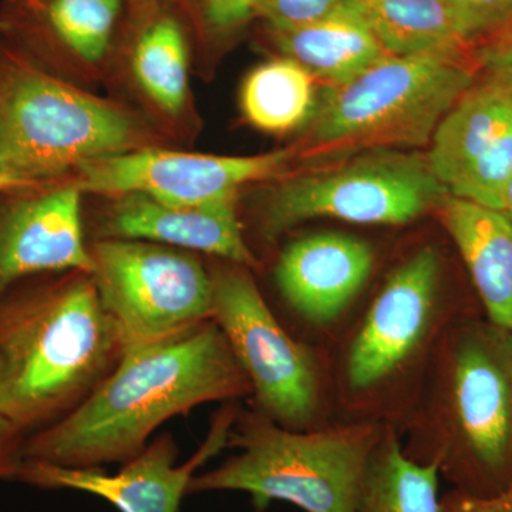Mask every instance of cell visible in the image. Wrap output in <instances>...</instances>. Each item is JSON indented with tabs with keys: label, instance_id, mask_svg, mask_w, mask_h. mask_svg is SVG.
<instances>
[{
	"label": "cell",
	"instance_id": "obj_14",
	"mask_svg": "<svg viewBox=\"0 0 512 512\" xmlns=\"http://www.w3.org/2000/svg\"><path fill=\"white\" fill-rule=\"evenodd\" d=\"M82 191L76 185L10 201L0 210V293L23 279L57 271L92 275L84 245Z\"/></svg>",
	"mask_w": 512,
	"mask_h": 512
},
{
	"label": "cell",
	"instance_id": "obj_26",
	"mask_svg": "<svg viewBox=\"0 0 512 512\" xmlns=\"http://www.w3.org/2000/svg\"><path fill=\"white\" fill-rule=\"evenodd\" d=\"M476 64L484 70L487 82L512 94V22L480 42Z\"/></svg>",
	"mask_w": 512,
	"mask_h": 512
},
{
	"label": "cell",
	"instance_id": "obj_29",
	"mask_svg": "<svg viewBox=\"0 0 512 512\" xmlns=\"http://www.w3.org/2000/svg\"><path fill=\"white\" fill-rule=\"evenodd\" d=\"M258 0H204L205 16L214 28L231 29L254 15Z\"/></svg>",
	"mask_w": 512,
	"mask_h": 512
},
{
	"label": "cell",
	"instance_id": "obj_28",
	"mask_svg": "<svg viewBox=\"0 0 512 512\" xmlns=\"http://www.w3.org/2000/svg\"><path fill=\"white\" fill-rule=\"evenodd\" d=\"M25 441L22 431L0 417V481L18 480L25 463Z\"/></svg>",
	"mask_w": 512,
	"mask_h": 512
},
{
	"label": "cell",
	"instance_id": "obj_3",
	"mask_svg": "<svg viewBox=\"0 0 512 512\" xmlns=\"http://www.w3.org/2000/svg\"><path fill=\"white\" fill-rule=\"evenodd\" d=\"M474 80L476 67L467 55L383 57L333 87L313 114L299 154L319 163L363 151L427 146Z\"/></svg>",
	"mask_w": 512,
	"mask_h": 512
},
{
	"label": "cell",
	"instance_id": "obj_21",
	"mask_svg": "<svg viewBox=\"0 0 512 512\" xmlns=\"http://www.w3.org/2000/svg\"><path fill=\"white\" fill-rule=\"evenodd\" d=\"M241 107L259 130L288 133L315 114V79L289 57L262 63L245 79Z\"/></svg>",
	"mask_w": 512,
	"mask_h": 512
},
{
	"label": "cell",
	"instance_id": "obj_27",
	"mask_svg": "<svg viewBox=\"0 0 512 512\" xmlns=\"http://www.w3.org/2000/svg\"><path fill=\"white\" fill-rule=\"evenodd\" d=\"M441 512H512V487L493 495L453 491L441 500Z\"/></svg>",
	"mask_w": 512,
	"mask_h": 512
},
{
	"label": "cell",
	"instance_id": "obj_24",
	"mask_svg": "<svg viewBox=\"0 0 512 512\" xmlns=\"http://www.w3.org/2000/svg\"><path fill=\"white\" fill-rule=\"evenodd\" d=\"M458 32L471 43L483 42L512 22V0H441Z\"/></svg>",
	"mask_w": 512,
	"mask_h": 512
},
{
	"label": "cell",
	"instance_id": "obj_19",
	"mask_svg": "<svg viewBox=\"0 0 512 512\" xmlns=\"http://www.w3.org/2000/svg\"><path fill=\"white\" fill-rule=\"evenodd\" d=\"M360 2L387 55H467L468 43L441 0Z\"/></svg>",
	"mask_w": 512,
	"mask_h": 512
},
{
	"label": "cell",
	"instance_id": "obj_2",
	"mask_svg": "<svg viewBox=\"0 0 512 512\" xmlns=\"http://www.w3.org/2000/svg\"><path fill=\"white\" fill-rule=\"evenodd\" d=\"M123 353L93 279L0 293V417L23 434L76 409Z\"/></svg>",
	"mask_w": 512,
	"mask_h": 512
},
{
	"label": "cell",
	"instance_id": "obj_1",
	"mask_svg": "<svg viewBox=\"0 0 512 512\" xmlns=\"http://www.w3.org/2000/svg\"><path fill=\"white\" fill-rule=\"evenodd\" d=\"M248 377L207 320L174 338L124 350L76 409L25 441V461L69 468L126 463L158 426L200 404L232 399Z\"/></svg>",
	"mask_w": 512,
	"mask_h": 512
},
{
	"label": "cell",
	"instance_id": "obj_13",
	"mask_svg": "<svg viewBox=\"0 0 512 512\" xmlns=\"http://www.w3.org/2000/svg\"><path fill=\"white\" fill-rule=\"evenodd\" d=\"M439 272L436 251L424 248L390 276L350 349L348 380L353 390L383 382L419 345L433 308Z\"/></svg>",
	"mask_w": 512,
	"mask_h": 512
},
{
	"label": "cell",
	"instance_id": "obj_20",
	"mask_svg": "<svg viewBox=\"0 0 512 512\" xmlns=\"http://www.w3.org/2000/svg\"><path fill=\"white\" fill-rule=\"evenodd\" d=\"M439 471L437 461L419 463L384 436L367 464L356 512H441Z\"/></svg>",
	"mask_w": 512,
	"mask_h": 512
},
{
	"label": "cell",
	"instance_id": "obj_15",
	"mask_svg": "<svg viewBox=\"0 0 512 512\" xmlns=\"http://www.w3.org/2000/svg\"><path fill=\"white\" fill-rule=\"evenodd\" d=\"M373 266L365 241L345 234L309 235L285 249L276 282L289 305L308 322L328 325L360 291Z\"/></svg>",
	"mask_w": 512,
	"mask_h": 512
},
{
	"label": "cell",
	"instance_id": "obj_31",
	"mask_svg": "<svg viewBox=\"0 0 512 512\" xmlns=\"http://www.w3.org/2000/svg\"><path fill=\"white\" fill-rule=\"evenodd\" d=\"M501 211H503L512 222V178L510 184H508L507 191H505L503 210Z\"/></svg>",
	"mask_w": 512,
	"mask_h": 512
},
{
	"label": "cell",
	"instance_id": "obj_22",
	"mask_svg": "<svg viewBox=\"0 0 512 512\" xmlns=\"http://www.w3.org/2000/svg\"><path fill=\"white\" fill-rule=\"evenodd\" d=\"M133 69L144 92L161 109L180 113L187 99L188 53L183 30L173 19L160 20L141 35Z\"/></svg>",
	"mask_w": 512,
	"mask_h": 512
},
{
	"label": "cell",
	"instance_id": "obj_9",
	"mask_svg": "<svg viewBox=\"0 0 512 512\" xmlns=\"http://www.w3.org/2000/svg\"><path fill=\"white\" fill-rule=\"evenodd\" d=\"M212 320L254 387L262 407L286 426H303L318 404L311 355L269 311L251 276L224 271L212 278Z\"/></svg>",
	"mask_w": 512,
	"mask_h": 512
},
{
	"label": "cell",
	"instance_id": "obj_30",
	"mask_svg": "<svg viewBox=\"0 0 512 512\" xmlns=\"http://www.w3.org/2000/svg\"><path fill=\"white\" fill-rule=\"evenodd\" d=\"M35 187V184H30L28 181L19 180V178L13 177V175L0 173V194L2 192L29 190V188Z\"/></svg>",
	"mask_w": 512,
	"mask_h": 512
},
{
	"label": "cell",
	"instance_id": "obj_10",
	"mask_svg": "<svg viewBox=\"0 0 512 512\" xmlns=\"http://www.w3.org/2000/svg\"><path fill=\"white\" fill-rule=\"evenodd\" d=\"M299 147L258 156L229 157L181 151H124L86 161L79 167L80 191L144 195L170 205H201L237 198L242 185L285 173Z\"/></svg>",
	"mask_w": 512,
	"mask_h": 512
},
{
	"label": "cell",
	"instance_id": "obj_11",
	"mask_svg": "<svg viewBox=\"0 0 512 512\" xmlns=\"http://www.w3.org/2000/svg\"><path fill=\"white\" fill-rule=\"evenodd\" d=\"M448 195L503 210L512 178V94L474 84L440 121L427 154Z\"/></svg>",
	"mask_w": 512,
	"mask_h": 512
},
{
	"label": "cell",
	"instance_id": "obj_6",
	"mask_svg": "<svg viewBox=\"0 0 512 512\" xmlns=\"http://www.w3.org/2000/svg\"><path fill=\"white\" fill-rule=\"evenodd\" d=\"M447 197L427 156L366 151L342 164L285 180L266 202L262 228L269 238H275L313 218L407 224L439 211Z\"/></svg>",
	"mask_w": 512,
	"mask_h": 512
},
{
	"label": "cell",
	"instance_id": "obj_23",
	"mask_svg": "<svg viewBox=\"0 0 512 512\" xmlns=\"http://www.w3.org/2000/svg\"><path fill=\"white\" fill-rule=\"evenodd\" d=\"M121 0H50L47 20L64 45L86 62L106 55Z\"/></svg>",
	"mask_w": 512,
	"mask_h": 512
},
{
	"label": "cell",
	"instance_id": "obj_17",
	"mask_svg": "<svg viewBox=\"0 0 512 512\" xmlns=\"http://www.w3.org/2000/svg\"><path fill=\"white\" fill-rule=\"evenodd\" d=\"M441 221L466 262L488 318L512 333V222L503 211L448 197Z\"/></svg>",
	"mask_w": 512,
	"mask_h": 512
},
{
	"label": "cell",
	"instance_id": "obj_25",
	"mask_svg": "<svg viewBox=\"0 0 512 512\" xmlns=\"http://www.w3.org/2000/svg\"><path fill=\"white\" fill-rule=\"evenodd\" d=\"M345 0H258L256 15L264 18L275 33L305 28L338 9Z\"/></svg>",
	"mask_w": 512,
	"mask_h": 512
},
{
	"label": "cell",
	"instance_id": "obj_7",
	"mask_svg": "<svg viewBox=\"0 0 512 512\" xmlns=\"http://www.w3.org/2000/svg\"><path fill=\"white\" fill-rule=\"evenodd\" d=\"M93 281L124 350L174 338L212 320L214 285L180 249L134 239L94 245Z\"/></svg>",
	"mask_w": 512,
	"mask_h": 512
},
{
	"label": "cell",
	"instance_id": "obj_4",
	"mask_svg": "<svg viewBox=\"0 0 512 512\" xmlns=\"http://www.w3.org/2000/svg\"><path fill=\"white\" fill-rule=\"evenodd\" d=\"M379 440L363 424L302 434L252 421L235 440L238 456L192 478L188 493L241 491L258 511L285 501L305 512H356Z\"/></svg>",
	"mask_w": 512,
	"mask_h": 512
},
{
	"label": "cell",
	"instance_id": "obj_18",
	"mask_svg": "<svg viewBox=\"0 0 512 512\" xmlns=\"http://www.w3.org/2000/svg\"><path fill=\"white\" fill-rule=\"evenodd\" d=\"M286 57L313 79L339 87L387 55L360 0H345L325 18L291 32L275 33Z\"/></svg>",
	"mask_w": 512,
	"mask_h": 512
},
{
	"label": "cell",
	"instance_id": "obj_5",
	"mask_svg": "<svg viewBox=\"0 0 512 512\" xmlns=\"http://www.w3.org/2000/svg\"><path fill=\"white\" fill-rule=\"evenodd\" d=\"M136 128L111 104L23 62L0 64V171L30 184L130 151Z\"/></svg>",
	"mask_w": 512,
	"mask_h": 512
},
{
	"label": "cell",
	"instance_id": "obj_12",
	"mask_svg": "<svg viewBox=\"0 0 512 512\" xmlns=\"http://www.w3.org/2000/svg\"><path fill=\"white\" fill-rule=\"evenodd\" d=\"M228 420H221L200 450L177 466V448L170 437L154 441L123 463L116 473L25 461L18 480L47 490H76L96 495L120 512H178L190 491L195 471L224 446Z\"/></svg>",
	"mask_w": 512,
	"mask_h": 512
},
{
	"label": "cell",
	"instance_id": "obj_32",
	"mask_svg": "<svg viewBox=\"0 0 512 512\" xmlns=\"http://www.w3.org/2000/svg\"><path fill=\"white\" fill-rule=\"evenodd\" d=\"M0 173H2V171H0ZM6 174V173H5Z\"/></svg>",
	"mask_w": 512,
	"mask_h": 512
},
{
	"label": "cell",
	"instance_id": "obj_16",
	"mask_svg": "<svg viewBox=\"0 0 512 512\" xmlns=\"http://www.w3.org/2000/svg\"><path fill=\"white\" fill-rule=\"evenodd\" d=\"M237 198L201 205H170L144 195H124L111 212L107 232L175 249L221 256L235 264L255 266L237 215Z\"/></svg>",
	"mask_w": 512,
	"mask_h": 512
},
{
	"label": "cell",
	"instance_id": "obj_8",
	"mask_svg": "<svg viewBox=\"0 0 512 512\" xmlns=\"http://www.w3.org/2000/svg\"><path fill=\"white\" fill-rule=\"evenodd\" d=\"M453 409L463 453L448 468L461 491L493 495L512 487V333L478 330L458 346Z\"/></svg>",
	"mask_w": 512,
	"mask_h": 512
}]
</instances>
